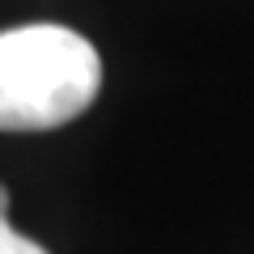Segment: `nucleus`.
Segmentation results:
<instances>
[{"mask_svg": "<svg viewBox=\"0 0 254 254\" xmlns=\"http://www.w3.org/2000/svg\"><path fill=\"white\" fill-rule=\"evenodd\" d=\"M102 60L68 26L0 30V131H51L93 106Z\"/></svg>", "mask_w": 254, "mask_h": 254, "instance_id": "f257e3e1", "label": "nucleus"}, {"mask_svg": "<svg viewBox=\"0 0 254 254\" xmlns=\"http://www.w3.org/2000/svg\"><path fill=\"white\" fill-rule=\"evenodd\" d=\"M0 254H47V250L34 242V237L17 233V229L9 225V216H0Z\"/></svg>", "mask_w": 254, "mask_h": 254, "instance_id": "f03ea898", "label": "nucleus"}, {"mask_svg": "<svg viewBox=\"0 0 254 254\" xmlns=\"http://www.w3.org/2000/svg\"><path fill=\"white\" fill-rule=\"evenodd\" d=\"M0 216H9V190H4V182H0Z\"/></svg>", "mask_w": 254, "mask_h": 254, "instance_id": "7ed1b4c3", "label": "nucleus"}]
</instances>
